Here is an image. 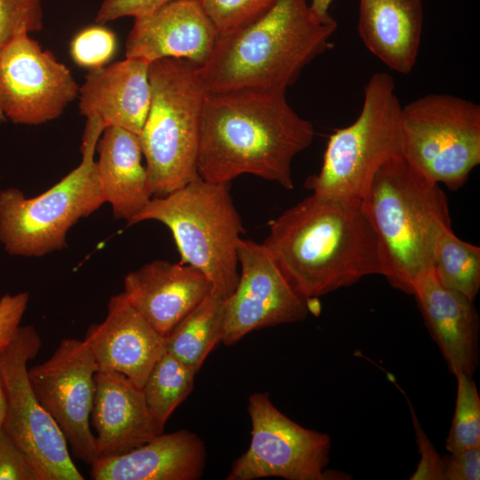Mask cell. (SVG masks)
Masks as SVG:
<instances>
[{
    "mask_svg": "<svg viewBox=\"0 0 480 480\" xmlns=\"http://www.w3.org/2000/svg\"><path fill=\"white\" fill-rule=\"evenodd\" d=\"M314 137L312 123L294 111L285 92H207L197 172L203 180L217 183L249 173L292 190V161Z\"/></svg>",
    "mask_w": 480,
    "mask_h": 480,
    "instance_id": "1",
    "label": "cell"
},
{
    "mask_svg": "<svg viewBox=\"0 0 480 480\" xmlns=\"http://www.w3.org/2000/svg\"><path fill=\"white\" fill-rule=\"evenodd\" d=\"M263 245L308 300L380 275L377 237L358 199L312 193L271 222Z\"/></svg>",
    "mask_w": 480,
    "mask_h": 480,
    "instance_id": "2",
    "label": "cell"
},
{
    "mask_svg": "<svg viewBox=\"0 0 480 480\" xmlns=\"http://www.w3.org/2000/svg\"><path fill=\"white\" fill-rule=\"evenodd\" d=\"M336 20L313 12L307 0H276L260 15L219 35L208 60L196 66L206 92H285L302 69L330 46Z\"/></svg>",
    "mask_w": 480,
    "mask_h": 480,
    "instance_id": "3",
    "label": "cell"
},
{
    "mask_svg": "<svg viewBox=\"0 0 480 480\" xmlns=\"http://www.w3.org/2000/svg\"><path fill=\"white\" fill-rule=\"evenodd\" d=\"M361 206L377 237L380 275L412 294L415 281L432 270L438 238L452 228L445 193L398 155L375 172Z\"/></svg>",
    "mask_w": 480,
    "mask_h": 480,
    "instance_id": "4",
    "label": "cell"
},
{
    "mask_svg": "<svg viewBox=\"0 0 480 480\" xmlns=\"http://www.w3.org/2000/svg\"><path fill=\"white\" fill-rule=\"evenodd\" d=\"M156 220L172 232L180 263L202 272L212 292L223 300L234 292L239 277L238 244L244 232L233 204L229 183L202 178L163 196H155L130 221Z\"/></svg>",
    "mask_w": 480,
    "mask_h": 480,
    "instance_id": "5",
    "label": "cell"
},
{
    "mask_svg": "<svg viewBox=\"0 0 480 480\" xmlns=\"http://www.w3.org/2000/svg\"><path fill=\"white\" fill-rule=\"evenodd\" d=\"M148 80L149 108L139 138L154 195L163 196L200 177L197 155L207 92L196 65L183 59L151 62Z\"/></svg>",
    "mask_w": 480,
    "mask_h": 480,
    "instance_id": "6",
    "label": "cell"
},
{
    "mask_svg": "<svg viewBox=\"0 0 480 480\" xmlns=\"http://www.w3.org/2000/svg\"><path fill=\"white\" fill-rule=\"evenodd\" d=\"M104 129L100 118L86 119L81 163L39 196L0 191V242L10 255L41 257L64 248L68 230L105 204L94 160Z\"/></svg>",
    "mask_w": 480,
    "mask_h": 480,
    "instance_id": "7",
    "label": "cell"
},
{
    "mask_svg": "<svg viewBox=\"0 0 480 480\" xmlns=\"http://www.w3.org/2000/svg\"><path fill=\"white\" fill-rule=\"evenodd\" d=\"M401 108L393 77L373 74L354 123L329 138L320 171L305 187L312 193L361 200L378 169L402 155Z\"/></svg>",
    "mask_w": 480,
    "mask_h": 480,
    "instance_id": "8",
    "label": "cell"
},
{
    "mask_svg": "<svg viewBox=\"0 0 480 480\" xmlns=\"http://www.w3.org/2000/svg\"><path fill=\"white\" fill-rule=\"evenodd\" d=\"M402 156L428 179L460 188L480 163V106L446 93L401 108Z\"/></svg>",
    "mask_w": 480,
    "mask_h": 480,
    "instance_id": "9",
    "label": "cell"
},
{
    "mask_svg": "<svg viewBox=\"0 0 480 480\" xmlns=\"http://www.w3.org/2000/svg\"><path fill=\"white\" fill-rule=\"evenodd\" d=\"M41 347L35 327L26 325L0 349V376L7 400L3 428L30 458L40 480H83L65 436L30 385L28 364Z\"/></svg>",
    "mask_w": 480,
    "mask_h": 480,
    "instance_id": "10",
    "label": "cell"
},
{
    "mask_svg": "<svg viewBox=\"0 0 480 480\" xmlns=\"http://www.w3.org/2000/svg\"><path fill=\"white\" fill-rule=\"evenodd\" d=\"M252 437L247 451L233 463L227 480L281 477L287 480L342 479L326 471L331 438L302 427L272 403L268 392L249 396Z\"/></svg>",
    "mask_w": 480,
    "mask_h": 480,
    "instance_id": "11",
    "label": "cell"
},
{
    "mask_svg": "<svg viewBox=\"0 0 480 480\" xmlns=\"http://www.w3.org/2000/svg\"><path fill=\"white\" fill-rule=\"evenodd\" d=\"M79 94L71 71L20 34L0 51V110L6 121L36 125L59 117Z\"/></svg>",
    "mask_w": 480,
    "mask_h": 480,
    "instance_id": "12",
    "label": "cell"
},
{
    "mask_svg": "<svg viewBox=\"0 0 480 480\" xmlns=\"http://www.w3.org/2000/svg\"><path fill=\"white\" fill-rule=\"evenodd\" d=\"M97 363L84 340H62L52 355L28 370L32 389L54 420L73 455L92 465L98 458L90 428Z\"/></svg>",
    "mask_w": 480,
    "mask_h": 480,
    "instance_id": "13",
    "label": "cell"
},
{
    "mask_svg": "<svg viewBox=\"0 0 480 480\" xmlns=\"http://www.w3.org/2000/svg\"><path fill=\"white\" fill-rule=\"evenodd\" d=\"M237 257V284L224 300V345H235L252 331L308 316L312 300L295 291L263 244L241 238Z\"/></svg>",
    "mask_w": 480,
    "mask_h": 480,
    "instance_id": "14",
    "label": "cell"
},
{
    "mask_svg": "<svg viewBox=\"0 0 480 480\" xmlns=\"http://www.w3.org/2000/svg\"><path fill=\"white\" fill-rule=\"evenodd\" d=\"M218 37L200 0H175L135 19L125 43V56L149 64L175 58L201 66L210 57Z\"/></svg>",
    "mask_w": 480,
    "mask_h": 480,
    "instance_id": "15",
    "label": "cell"
},
{
    "mask_svg": "<svg viewBox=\"0 0 480 480\" xmlns=\"http://www.w3.org/2000/svg\"><path fill=\"white\" fill-rule=\"evenodd\" d=\"M84 342L99 370L124 374L143 387L150 371L166 352V339L128 301L112 296L103 322L89 326Z\"/></svg>",
    "mask_w": 480,
    "mask_h": 480,
    "instance_id": "16",
    "label": "cell"
},
{
    "mask_svg": "<svg viewBox=\"0 0 480 480\" xmlns=\"http://www.w3.org/2000/svg\"><path fill=\"white\" fill-rule=\"evenodd\" d=\"M211 292L202 272L164 260L146 263L124 278L128 301L164 337Z\"/></svg>",
    "mask_w": 480,
    "mask_h": 480,
    "instance_id": "17",
    "label": "cell"
},
{
    "mask_svg": "<svg viewBox=\"0 0 480 480\" xmlns=\"http://www.w3.org/2000/svg\"><path fill=\"white\" fill-rule=\"evenodd\" d=\"M91 419L97 456L125 453L164 432L153 419L141 387L122 373L99 370Z\"/></svg>",
    "mask_w": 480,
    "mask_h": 480,
    "instance_id": "18",
    "label": "cell"
},
{
    "mask_svg": "<svg viewBox=\"0 0 480 480\" xmlns=\"http://www.w3.org/2000/svg\"><path fill=\"white\" fill-rule=\"evenodd\" d=\"M412 295L449 371L472 376L478 364L479 332L473 300L444 287L432 270L415 281Z\"/></svg>",
    "mask_w": 480,
    "mask_h": 480,
    "instance_id": "19",
    "label": "cell"
},
{
    "mask_svg": "<svg viewBox=\"0 0 480 480\" xmlns=\"http://www.w3.org/2000/svg\"><path fill=\"white\" fill-rule=\"evenodd\" d=\"M206 449L194 432L158 434L118 456L99 457L91 465L94 480H197L204 475Z\"/></svg>",
    "mask_w": 480,
    "mask_h": 480,
    "instance_id": "20",
    "label": "cell"
},
{
    "mask_svg": "<svg viewBox=\"0 0 480 480\" xmlns=\"http://www.w3.org/2000/svg\"><path fill=\"white\" fill-rule=\"evenodd\" d=\"M148 67L141 59L126 57L89 70L79 88L81 115L139 135L150 103Z\"/></svg>",
    "mask_w": 480,
    "mask_h": 480,
    "instance_id": "21",
    "label": "cell"
},
{
    "mask_svg": "<svg viewBox=\"0 0 480 480\" xmlns=\"http://www.w3.org/2000/svg\"><path fill=\"white\" fill-rule=\"evenodd\" d=\"M420 0H359L358 34L367 50L389 69L409 74L420 46Z\"/></svg>",
    "mask_w": 480,
    "mask_h": 480,
    "instance_id": "22",
    "label": "cell"
},
{
    "mask_svg": "<svg viewBox=\"0 0 480 480\" xmlns=\"http://www.w3.org/2000/svg\"><path fill=\"white\" fill-rule=\"evenodd\" d=\"M100 186L105 203L116 220L127 225L152 199L154 190L141 163L139 135L118 126H107L96 145Z\"/></svg>",
    "mask_w": 480,
    "mask_h": 480,
    "instance_id": "23",
    "label": "cell"
},
{
    "mask_svg": "<svg viewBox=\"0 0 480 480\" xmlns=\"http://www.w3.org/2000/svg\"><path fill=\"white\" fill-rule=\"evenodd\" d=\"M223 331L224 300L211 292L165 337L166 352L197 373Z\"/></svg>",
    "mask_w": 480,
    "mask_h": 480,
    "instance_id": "24",
    "label": "cell"
},
{
    "mask_svg": "<svg viewBox=\"0 0 480 480\" xmlns=\"http://www.w3.org/2000/svg\"><path fill=\"white\" fill-rule=\"evenodd\" d=\"M432 272L444 287L474 301L480 288V248L447 229L435 246Z\"/></svg>",
    "mask_w": 480,
    "mask_h": 480,
    "instance_id": "25",
    "label": "cell"
},
{
    "mask_svg": "<svg viewBox=\"0 0 480 480\" xmlns=\"http://www.w3.org/2000/svg\"><path fill=\"white\" fill-rule=\"evenodd\" d=\"M196 374L167 352L153 366L142 390L148 408L162 429L192 392Z\"/></svg>",
    "mask_w": 480,
    "mask_h": 480,
    "instance_id": "26",
    "label": "cell"
},
{
    "mask_svg": "<svg viewBox=\"0 0 480 480\" xmlns=\"http://www.w3.org/2000/svg\"><path fill=\"white\" fill-rule=\"evenodd\" d=\"M455 377V412L445 444L449 452L480 446V397L476 385L472 376L460 373Z\"/></svg>",
    "mask_w": 480,
    "mask_h": 480,
    "instance_id": "27",
    "label": "cell"
},
{
    "mask_svg": "<svg viewBox=\"0 0 480 480\" xmlns=\"http://www.w3.org/2000/svg\"><path fill=\"white\" fill-rule=\"evenodd\" d=\"M116 50V35L98 23L81 29L69 44L73 61L89 70L105 66L113 58Z\"/></svg>",
    "mask_w": 480,
    "mask_h": 480,
    "instance_id": "28",
    "label": "cell"
},
{
    "mask_svg": "<svg viewBox=\"0 0 480 480\" xmlns=\"http://www.w3.org/2000/svg\"><path fill=\"white\" fill-rule=\"evenodd\" d=\"M43 0H0V51L20 34L43 28ZM6 119L0 110V124Z\"/></svg>",
    "mask_w": 480,
    "mask_h": 480,
    "instance_id": "29",
    "label": "cell"
},
{
    "mask_svg": "<svg viewBox=\"0 0 480 480\" xmlns=\"http://www.w3.org/2000/svg\"><path fill=\"white\" fill-rule=\"evenodd\" d=\"M276 0H200V3L217 29L223 35L250 22Z\"/></svg>",
    "mask_w": 480,
    "mask_h": 480,
    "instance_id": "30",
    "label": "cell"
},
{
    "mask_svg": "<svg viewBox=\"0 0 480 480\" xmlns=\"http://www.w3.org/2000/svg\"><path fill=\"white\" fill-rule=\"evenodd\" d=\"M0 480H40L30 458L0 428Z\"/></svg>",
    "mask_w": 480,
    "mask_h": 480,
    "instance_id": "31",
    "label": "cell"
},
{
    "mask_svg": "<svg viewBox=\"0 0 480 480\" xmlns=\"http://www.w3.org/2000/svg\"><path fill=\"white\" fill-rule=\"evenodd\" d=\"M416 434L420 461L411 480H444V457H441L420 427L411 403L407 399Z\"/></svg>",
    "mask_w": 480,
    "mask_h": 480,
    "instance_id": "32",
    "label": "cell"
},
{
    "mask_svg": "<svg viewBox=\"0 0 480 480\" xmlns=\"http://www.w3.org/2000/svg\"><path fill=\"white\" fill-rule=\"evenodd\" d=\"M175 0H103L95 20L98 24L124 18L134 19L149 14Z\"/></svg>",
    "mask_w": 480,
    "mask_h": 480,
    "instance_id": "33",
    "label": "cell"
},
{
    "mask_svg": "<svg viewBox=\"0 0 480 480\" xmlns=\"http://www.w3.org/2000/svg\"><path fill=\"white\" fill-rule=\"evenodd\" d=\"M29 294L21 292L4 294L0 298V349L15 336L28 308Z\"/></svg>",
    "mask_w": 480,
    "mask_h": 480,
    "instance_id": "34",
    "label": "cell"
},
{
    "mask_svg": "<svg viewBox=\"0 0 480 480\" xmlns=\"http://www.w3.org/2000/svg\"><path fill=\"white\" fill-rule=\"evenodd\" d=\"M480 446L444 456V480H479Z\"/></svg>",
    "mask_w": 480,
    "mask_h": 480,
    "instance_id": "35",
    "label": "cell"
},
{
    "mask_svg": "<svg viewBox=\"0 0 480 480\" xmlns=\"http://www.w3.org/2000/svg\"><path fill=\"white\" fill-rule=\"evenodd\" d=\"M333 0H312L309 4L311 9L318 16L326 18L330 16L329 8Z\"/></svg>",
    "mask_w": 480,
    "mask_h": 480,
    "instance_id": "36",
    "label": "cell"
},
{
    "mask_svg": "<svg viewBox=\"0 0 480 480\" xmlns=\"http://www.w3.org/2000/svg\"><path fill=\"white\" fill-rule=\"evenodd\" d=\"M7 411V400L4 387L0 376V428H3Z\"/></svg>",
    "mask_w": 480,
    "mask_h": 480,
    "instance_id": "37",
    "label": "cell"
}]
</instances>
